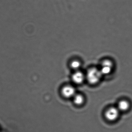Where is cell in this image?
Instances as JSON below:
<instances>
[{"mask_svg": "<svg viewBox=\"0 0 132 132\" xmlns=\"http://www.w3.org/2000/svg\"><path fill=\"white\" fill-rule=\"evenodd\" d=\"M102 76V74L100 70L93 68L88 71L87 74V80L90 84H95L100 80Z\"/></svg>", "mask_w": 132, "mask_h": 132, "instance_id": "1", "label": "cell"}, {"mask_svg": "<svg viewBox=\"0 0 132 132\" xmlns=\"http://www.w3.org/2000/svg\"><path fill=\"white\" fill-rule=\"evenodd\" d=\"M119 110L115 108L109 109L105 112V116L107 120L111 121L116 120L118 117Z\"/></svg>", "mask_w": 132, "mask_h": 132, "instance_id": "2", "label": "cell"}, {"mask_svg": "<svg viewBox=\"0 0 132 132\" xmlns=\"http://www.w3.org/2000/svg\"><path fill=\"white\" fill-rule=\"evenodd\" d=\"M113 67V63L111 60H106L103 61L100 71L102 75L109 74L111 72Z\"/></svg>", "mask_w": 132, "mask_h": 132, "instance_id": "3", "label": "cell"}, {"mask_svg": "<svg viewBox=\"0 0 132 132\" xmlns=\"http://www.w3.org/2000/svg\"><path fill=\"white\" fill-rule=\"evenodd\" d=\"M75 89L72 86H65L62 90V94L64 97L67 98H70L75 96Z\"/></svg>", "mask_w": 132, "mask_h": 132, "instance_id": "4", "label": "cell"}, {"mask_svg": "<svg viewBox=\"0 0 132 132\" xmlns=\"http://www.w3.org/2000/svg\"><path fill=\"white\" fill-rule=\"evenodd\" d=\"M84 74L80 71H77L73 74L72 80L74 82L77 84H81L84 80Z\"/></svg>", "mask_w": 132, "mask_h": 132, "instance_id": "5", "label": "cell"}, {"mask_svg": "<svg viewBox=\"0 0 132 132\" xmlns=\"http://www.w3.org/2000/svg\"><path fill=\"white\" fill-rule=\"evenodd\" d=\"M130 104L128 101L122 100L119 103L118 109L119 111H126L129 108Z\"/></svg>", "mask_w": 132, "mask_h": 132, "instance_id": "6", "label": "cell"}, {"mask_svg": "<svg viewBox=\"0 0 132 132\" xmlns=\"http://www.w3.org/2000/svg\"><path fill=\"white\" fill-rule=\"evenodd\" d=\"M84 98L81 95H77L74 96V102L76 105H80L84 102Z\"/></svg>", "mask_w": 132, "mask_h": 132, "instance_id": "7", "label": "cell"}, {"mask_svg": "<svg viewBox=\"0 0 132 132\" xmlns=\"http://www.w3.org/2000/svg\"><path fill=\"white\" fill-rule=\"evenodd\" d=\"M80 63L78 61H74L71 62V66L75 70H77L80 67Z\"/></svg>", "mask_w": 132, "mask_h": 132, "instance_id": "8", "label": "cell"}]
</instances>
